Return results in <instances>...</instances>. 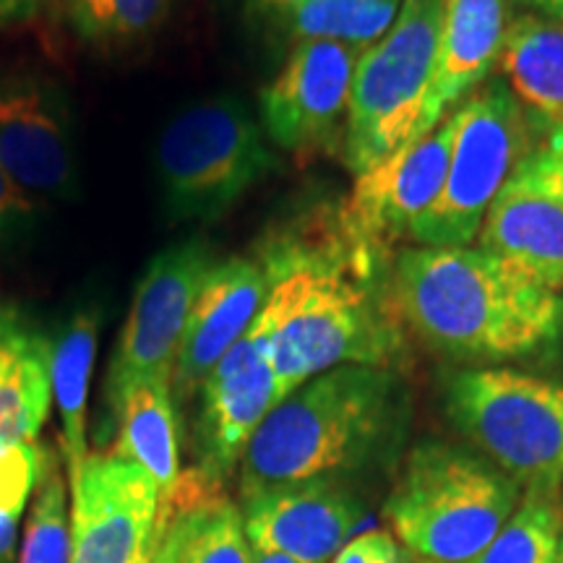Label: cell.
<instances>
[{
	"instance_id": "1",
	"label": "cell",
	"mask_w": 563,
	"mask_h": 563,
	"mask_svg": "<svg viewBox=\"0 0 563 563\" xmlns=\"http://www.w3.org/2000/svg\"><path fill=\"white\" fill-rule=\"evenodd\" d=\"M384 253L350 228L342 207L274 228L253 249L272 290L251 329L285 397L340 365L397 361L402 334Z\"/></svg>"
},
{
	"instance_id": "2",
	"label": "cell",
	"mask_w": 563,
	"mask_h": 563,
	"mask_svg": "<svg viewBox=\"0 0 563 563\" xmlns=\"http://www.w3.org/2000/svg\"><path fill=\"white\" fill-rule=\"evenodd\" d=\"M391 298L399 319L454 361H517L563 336L559 292L470 245L399 251Z\"/></svg>"
},
{
	"instance_id": "3",
	"label": "cell",
	"mask_w": 563,
	"mask_h": 563,
	"mask_svg": "<svg viewBox=\"0 0 563 563\" xmlns=\"http://www.w3.org/2000/svg\"><path fill=\"white\" fill-rule=\"evenodd\" d=\"M407 391L391 368L340 365L287 394L241 460V496L282 483L347 477L397 454Z\"/></svg>"
},
{
	"instance_id": "4",
	"label": "cell",
	"mask_w": 563,
	"mask_h": 563,
	"mask_svg": "<svg viewBox=\"0 0 563 563\" xmlns=\"http://www.w3.org/2000/svg\"><path fill=\"white\" fill-rule=\"evenodd\" d=\"M522 501L490 460L467 446L422 441L407 454L384 504V519L410 563H470Z\"/></svg>"
},
{
	"instance_id": "5",
	"label": "cell",
	"mask_w": 563,
	"mask_h": 563,
	"mask_svg": "<svg viewBox=\"0 0 563 563\" xmlns=\"http://www.w3.org/2000/svg\"><path fill=\"white\" fill-rule=\"evenodd\" d=\"M443 405L456 431L514 483L563 493V384L511 368H464Z\"/></svg>"
},
{
	"instance_id": "6",
	"label": "cell",
	"mask_w": 563,
	"mask_h": 563,
	"mask_svg": "<svg viewBox=\"0 0 563 563\" xmlns=\"http://www.w3.org/2000/svg\"><path fill=\"white\" fill-rule=\"evenodd\" d=\"M446 0H402L391 30L355 66L342 159L352 175L420 139Z\"/></svg>"
},
{
	"instance_id": "7",
	"label": "cell",
	"mask_w": 563,
	"mask_h": 563,
	"mask_svg": "<svg viewBox=\"0 0 563 563\" xmlns=\"http://www.w3.org/2000/svg\"><path fill=\"white\" fill-rule=\"evenodd\" d=\"M530 115L501 79L475 89L454 110L446 180L407 241L426 249H467L477 241L490 203L540 146Z\"/></svg>"
},
{
	"instance_id": "8",
	"label": "cell",
	"mask_w": 563,
	"mask_h": 563,
	"mask_svg": "<svg viewBox=\"0 0 563 563\" xmlns=\"http://www.w3.org/2000/svg\"><path fill=\"white\" fill-rule=\"evenodd\" d=\"M274 167L262 125L230 95L180 110L157 144L162 194L178 220H220Z\"/></svg>"
},
{
	"instance_id": "9",
	"label": "cell",
	"mask_w": 563,
	"mask_h": 563,
	"mask_svg": "<svg viewBox=\"0 0 563 563\" xmlns=\"http://www.w3.org/2000/svg\"><path fill=\"white\" fill-rule=\"evenodd\" d=\"M214 264L209 245L194 238L157 253L146 266L104 378V402L112 422L133 386L170 384L188 316Z\"/></svg>"
},
{
	"instance_id": "10",
	"label": "cell",
	"mask_w": 563,
	"mask_h": 563,
	"mask_svg": "<svg viewBox=\"0 0 563 563\" xmlns=\"http://www.w3.org/2000/svg\"><path fill=\"white\" fill-rule=\"evenodd\" d=\"M167 517L154 477L129 456L89 454L70 483V563H150Z\"/></svg>"
},
{
	"instance_id": "11",
	"label": "cell",
	"mask_w": 563,
	"mask_h": 563,
	"mask_svg": "<svg viewBox=\"0 0 563 563\" xmlns=\"http://www.w3.org/2000/svg\"><path fill=\"white\" fill-rule=\"evenodd\" d=\"M361 55L340 42H295L285 66L262 91L266 139L300 159L342 150Z\"/></svg>"
},
{
	"instance_id": "12",
	"label": "cell",
	"mask_w": 563,
	"mask_h": 563,
	"mask_svg": "<svg viewBox=\"0 0 563 563\" xmlns=\"http://www.w3.org/2000/svg\"><path fill=\"white\" fill-rule=\"evenodd\" d=\"M196 399L199 407L191 431V470L217 488H224V481L241 467L253 433L285 399L264 342L253 329L214 365Z\"/></svg>"
},
{
	"instance_id": "13",
	"label": "cell",
	"mask_w": 563,
	"mask_h": 563,
	"mask_svg": "<svg viewBox=\"0 0 563 563\" xmlns=\"http://www.w3.org/2000/svg\"><path fill=\"white\" fill-rule=\"evenodd\" d=\"M241 498L253 551L295 563H329L365 517V501L344 477L269 485Z\"/></svg>"
},
{
	"instance_id": "14",
	"label": "cell",
	"mask_w": 563,
	"mask_h": 563,
	"mask_svg": "<svg viewBox=\"0 0 563 563\" xmlns=\"http://www.w3.org/2000/svg\"><path fill=\"white\" fill-rule=\"evenodd\" d=\"M456 118L449 112L431 133L355 175L344 220L373 249L389 251L407 241L415 222L439 199L452 159Z\"/></svg>"
},
{
	"instance_id": "15",
	"label": "cell",
	"mask_w": 563,
	"mask_h": 563,
	"mask_svg": "<svg viewBox=\"0 0 563 563\" xmlns=\"http://www.w3.org/2000/svg\"><path fill=\"white\" fill-rule=\"evenodd\" d=\"M269 277L258 258L230 256L211 266L188 316L170 391L175 407L191 402L228 350L253 327L269 298Z\"/></svg>"
},
{
	"instance_id": "16",
	"label": "cell",
	"mask_w": 563,
	"mask_h": 563,
	"mask_svg": "<svg viewBox=\"0 0 563 563\" xmlns=\"http://www.w3.org/2000/svg\"><path fill=\"white\" fill-rule=\"evenodd\" d=\"M0 167L26 196L60 194L74 183L66 112L32 76L0 79Z\"/></svg>"
},
{
	"instance_id": "17",
	"label": "cell",
	"mask_w": 563,
	"mask_h": 563,
	"mask_svg": "<svg viewBox=\"0 0 563 563\" xmlns=\"http://www.w3.org/2000/svg\"><path fill=\"white\" fill-rule=\"evenodd\" d=\"M506 24V0H446L431 89L422 108L420 139L460 108L477 84L488 81L501 55Z\"/></svg>"
},
{
	"instance_id": "18",
	"label": "cell",
	"mask_w": 563,
	"mask_h": 563,
	"mask_svg": "<svg viewBox=\"0 0 563 563\" xmlns=\"http://www.w3.org/2000/svg\"><path fill=\"white\" fill-rule=\"evenodd\" d=\"M477 243L540 285L563 290V201L548 191L511 178L490 203Z\"/></svg>"
},
{
	"instance_id": "19",
	"label": "cell",
	"mask_w": 563,
	"mask_h": 563,
	"mask_svg": "<svg viewBox=\"0 0 563 563\" xmlns=\"http://www.w3.org/2000/svg\"><path fill=\"white\" fill-rule=\"evenodd\" d=\"M47 334L19 308L0 302V446L34 441L53 405Z\"/></svg>"
},
{
	"instance_id": "20",
	"label": "cell",
	"mask_w": 563,
	"mask_h": 563,
	"mask_svg": "<svg viewBox=\"0 0 563 563\" xmlns=\"http://www.w3.org/2000/svg\"><path fill=\"white\" fill-rule=\"evenodd\" d=\"M498 66L514 97L551 131H563V26L532 11L509 19Z\"/></svg>"
},
{
	"instance_id": "21",
	"label": "cell",
	"mask_w": 563,
	"mask_h": 563,
	"mask_svg": "<svg viewBox=\"0 0 563 563\" xmlns=\"http://www.w3.org/2000/svg\"><path fill=\"white\" fill-rule=\"evenodd\" d=\"M118 439L112 452L129 456L154 477L162 496L178 485L180 470V426L178 407L167 382H144L133 386L118 412Z\"/></svg>"
},
{
	"instance_id": "22",
	"label": "cell",
	"mask_w": 563,
	"mask_h": 563,
	"mask_svg": "<svg viewBox=\"0 0 563 563\" xmlns=\"http://www.w3.org/2000/svg\"><path fill=\"white\" fill-rule=\"evenodd\" d=\"M97 332H100V316L95 308L76 311L53 352V397L60 410V452L68 485L81 475L89 460L87 405L97 357Z\"/></svg>"
},
{
	"instance_id": "23",
	"label": "cell",
	"mask_w": 563,
	"mask_h": 563,
	"mask_svg": "<svg viewBox=\"0 0 563 563\" xmlns=\"http://www.w3.org/2000/svg\"><path fill=\"white\" fill-rule=\"evenodd\" d=\"M402 0H274L264 3L295 42H340L365 53L391 30Z\"/></svg>"
},
{
	"instance_id": "24",
	"label": "cell",
	"mask_w": 563,
	"mask_h": 563,
	"mask_svg": "<svg viewBox=\"0 0 563 563\" xmlns=\"http://www.w3.org/2000/svg\"><path fill=\"white\" fill-rule=\"evenodd\" d=\"M162 504L178 511L180 563H253L241 506L224 493L188 506L175 498H162Z\"/></svg>"
},
{
	"instance_id": "25",
	"label": "cell",
	"mask_w": 563,
	"mask_h": 563,
	"mask_svg": "<svg viewBox=\"0 0 563 563\" xmlns=\"http://www.w3.org/2000/svg\"><path fill=\"white\" fill-rule=\"evenodd\" d=\"M563 530V498L559 490L530 488L509 522L488 548L470 563H555Z\"/></svg>"
},
{
	"instance_id": "26",
	"label": "cell",
	"mask_w": 563,
	"mask_h": 563,
	"mask_svg": "<svg viewBox=\"0 0 563 563\" xmlns=\"http://www.w3.org/2000/svg\"><path fill=\"white\" fill-rule=\"evenodd\" d=\"M173 0H68L74 30L91 45H136L159 30Z\"/></svg>"
},
{
	"instance_id": "27",
	"label": "cell",
	"mask_w": 563,
	"mask_h": 563,
	"mask_svg": "<svg viewBox=\"0 0 563 563\" xmlns=\"http://www.w3.org/2000/svg\"><path fill=\"white\" fill-rule=\"evenodd\" d=\"M19 563H70V496L58 456L47 464L32 496Z\"/></svg>"
},
{
	"instance_id": "28",
	"label": "cell",
	"mask_w": 563,
	"mask_h": 563,
	"mask_svg": "<svg viewBox=\"0 0 563 563\" xmlns=\"http://www.w3.org/2000/svg\"><path fill=\"white\" fill-rule=\"evenodd\" d=\"M53 460V449L37 439L0 446V563H13L21 517Z\"/></svg>"
},
{
	"instance_id": "29",
	"label": "cell",
	"mask_w": 563,
	"mask_h": 563,
	"mask_svg": "<svg viewBox=\"0 0 563 563\" xmlns=\"http://www.w3.org/2000/svg\"><path fill=\"white\" fill-rule=\"evenodd\" d=\"M514 178L563 201V131H551V136L540 141L538 150L519 165Z\"/></svg>"
},
{
	"instance_id": "30",
	"label": "cell",
	"mask_w": 563,
	"mask_h": 563,
	"mask_svg": "<svg viewBox=\"0 0 563 563\" xmlns=\"http://www.w3.org/2000/svg\"><path fill=\"white\" fill-rule=\"evenodd\" d=\"M405 548L389 530H371L342 545L332 563H405Z\"/></svg>"
},
{
	"instance_id": "31",
	"label": "cell",
	"mask_w": 563,
	"mask_h": 563,
	"mask_svg": "<svg viewBox=\"0 0 563 563\" xmlns=\"http://www.w3.org/2000/svg\"><path fill=\"white\" fill-rule=\"evenodd\" d=\"M32 214V196H26L0 167V238Z\"/></svg>"
},
{
	"instance_id": "32",
	"label": "cell",
	"mask_w": 563,
	"mask_h": 563,
	"mask_svg": "<svg viewBox=\"0 0 563 563\" xmlns=\"http://www.w3.org/2000/svg\"><path fill=\"white\" fill-rule=\"evenodd\" d=\"M162 514L167 517L165 534H162L157 553L150 563H180V525H178V511L173 506L162 504Z\"/></svg>"
},
{
	"instance_id": "33",
	"label": "cell",
	"mask_w": 563,
	"mask_h": 563,
	"mask_svg": "<svg viewBox=\"0 0 563 563\" xmlns=\"http://www.w3.org/2000/svg\"><path fill=\"white\" fill-rule=\"evenodd\" d=\"M42 0H0V26L19 24V21L32 19Z\"/></svg>"
},
{
	"instance_id": "34",
	"label": "cell",
	"mask_w": 563,
	"mask_h": 563,
	"mask_svg": "<svg viewBox=\"0 0 563 563\" xmlns=\"http://www.w3.org/2000/svg\"><path fill=\"white\" fill-rule=\"evenodd\" d=\"M519 3H525L532 13H540V16L563 26V0H519Z\"/></svg>"
},
{
	"instance_id": "35",
	"label": "cell",
	"mask_w": 563,
	"mask_h": 563,
	"mask_svg": "<svg viewBox=\"0 0 563 563\" xmlns=\"http://www.w3.org/2000/svg\"><path fill=\"white\" fill-rule=\"evenodd\" d=\"M253 563H295V561L285 559V555H274V553H258V551H253Z\"/></svg>"
},
{
	"instance_id": "36",
	"label": "cell",
	"mask_w": 563,
	"mask_h": 563,
	"mask_svg": "<svg viewBox=\"0 0 563 563\" xmlns=\"http://www.w3.org/2000/svg\"><path fill=\"white\" fill-rule=\"evenodd\" d=\"M555 563H563V530H561V540H559V555H555Z\"/></svg>"
},
{
	"instance_id": "37",
	"label": "cell",
	"mask_w": 563,
	"mask_h": 563,
	"mask_svg": "<svg viewBox=\"0 0 563 563\" xmlns=\"http://www.w3.org/2000/svg\"><path fill=\"white\" fill-rule=\"evenodd\" d=\"M262 3H274V0H262Z\"/></svg>"
}]
</instances>
